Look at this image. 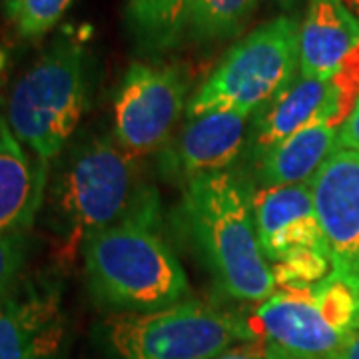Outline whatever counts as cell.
Listing matches in <instances>:
<instances>
[{
	"label": "cell",
	"instance_id": "cb8c5ba5",
	"mask_svg": "<svg viewBox=\"0 0 359 359\" xmlns=\"http://www.w3.org/2000/svg\"><path fill=\"white\" fill-rule=\"evenodd\" d=\"M271 2H276L282 11H294L299 0H271Z\"/></svg>",
	"mask_w": 359,
	"mask_h": 359
},
{
	"label": "cell",
	"instance_id": "6da1fadb",
	"mask_svg": "<svg viewBox=\"0 0 359 359\" xmlns=\"http://www.w3.org/2000/svg\"><path fill=\"white\" fill-rule=\"evenodd\" d=\"M136 160L114 136L88 134L68 144L54 162L44 202L65 264L82 252L90 236L160 208L154 190L142 182Z\"/></svg>",
	"mask_w": 359,
	"mask_h": 359
},
{
	"label": "cell",
	"instance_id": "4316f807",
	"mask_svg": "<svg viewBox=\"0 0 359 359\" xmlns=\"http://www.w3.org/2000/svg\"><path fill=\"white\" fill-rule=\"evenodd\" d=\"M4 120V114H2V100H0V122Z\"/></svg>",
	"mask_w": 359,
	"mask_h": 359
},
{
	"label": "cell",
	"instance_id": "277c9868",
	"mask_svg": "<svg viewBox=\"0 0 359 359\" xmlns=\"http://www.w3.org/2000/svg\"><path fill=\"white\" fill-rule=\"evenodd\" d=\"M88 102V52L76 36L62 32L18 78L4 118L16 140L50 168L74 138Z\"/></svg>",
	"mask_w": 359,
	"mask_h": 359
},
{
	"label": "cell",
	"instance_id": "8992f818",
	"mask_svg": "<svg viewBox=\"0 0 359 359\" xmlns=\"http://www.w3.org/2000/svg\"><path fill=\"white\" fill-rule=\"evenodd\" d=\"M110 359H214L248 341L244 320L200 299L144 313H110L100 325Z\"/></svg>",
	"mask_w": 359,
	"mask_h": 359
},
{
	"label": "cell",
	"instance_id": "e0dca14e",
	"mask_svg": "<svg viewBox=\"0 0 359 359\" xmlns=\"http://www.w3.org/2000/svg\"><path fill=\"white\" fill-rule=\"evenodd\" d=\"M192 0H128L126 20L136 46L146 54L174 50L186 39Z\"/></svg>",
	"mask_w": 359,
	"mask_h": 359
},
{
	"label": "cell",
	"instance_id": "d6986e66",
	"mask_svg": "<svg viewBox=\"0 0 359 359\" xmlns=\"http://www.w3.org/2000/svg\"><path fill=\"white\" fill-rule=\"evenodd\" d=\"M74 0H13L4 6L20 39L39 40L62 20Z\"/></svg>",
	"mask_w": 359,
	"mask_h": 359
},
{
	"label": "cell",
	"instance_id": "52a82bcc",
	"mask_svg": "<svg viewBox=\"0 0 359 359\" xmlns=\"http://www.w3.org/2000/svg\"><path fill=\"white\" fill-rule=\"evenodd\" d=\"M299 26L285 14L238 40L196 90L186 116L230 110L254 118L299 74Z\"/></svg>",
	"mask_w": 359,
	"mask_h": 359
},
{
	"label": "cell",
	"instance_id": "ac0fdd59",
	"mask_svg": "<svg viewBox=\"0 0 359 359\" xmlns=\"http://www.w3.org/2000/svg\"><path fill=\"white\" fill-rule=\"evenodd\" d=\"M259 0H192L186 39L196 44H218L242 34Z\"/></svg>",
	"mask_w": 359,
	"mask_h": 359
},
{
	"label": "cell",
	"instance_id": "7c38bea8",
	"mask_svg": "<svg viewBox=\"0 0 359 359\" xmlns=\"http://www.w3.org/2000/svg\"><path fill=\"white\" fill-rule=\"evenodd\" d=\"M250 198L257 242L271 268L308 254L330 256L309 184L280 188L250 184Z\"/></svg>",
	"mask_w": 359,
	"mask_h": 359
},
{
	"label": "cell",
	"instance_id": "3957f363",
	"mask_svg": "<svg viewBox=\"0 0 359 359\" xmlns=\"http://www.w3.org/2000/svg\"><path fill=\"white\" fill-rule=\"evenodd\" d=\"M82 257L90 295L110 313L156 311L190 297L186 271L160 231V208L90 236Z\"/></svg>",
	"mask_w": 359,
	"mask_h": 359
},
{
	"label": "cell",
	"instance_id": "2e32d148",
	"mask_svg": "<svg viewBox=\"0 0 359 359\" xmlns=\"http://www.w3.org/2000/svg\"><path fill=\"white\" fill-rule=\"evenodd\" d=\"M339 126L321 122L280 142L252 166L254 188L309 184L327 158L337 150Z\"/></svg>",
	"mask_w": 359,
	"mask_h": 359
},
{
	"label": "cell",
	"instance_id": "ba28073f",
	"mask_svg": "<svg viewBox=\"0 0 359 359\" xmlns=\"http://www.w3.org/2000/svg\"><path fill=\"white\" fill-rule=\"evenodd\" d=\"M188 78L178 66L134 62L114 96L116 142L134 158L162 152L188 108Z\"/></svg>",
	"mask_w": 359,
	"mask_h": 359
},
{
	"label": "cell",
	"instance_id": "5bb4252c",
	"mask_svg": "<svg viewBox=\"0 0 359 359\" xmlns=\"http://www.w3.org/2000/svg\"><path fill=\"white\" fill-rule=\"evenodd\" d=\"M359 48V22L346 0H308L299 26V72L332 80Z\"/></svg>",
	"mask_w": 359,
	"mask_h": 359
},
{
	"label": "cell",
	"instance_id": "ffe728a7",
	"mask_svg": "<svg viewBox=\"0 0 359 359\" xmlns=\"http://www.w3.org/2000/svg\"><path fill=\"white\" fill-rule=\"evenodd\" d=\"M28 252V231L0 233V299L22 276Z\"/></svg>",
	"mask_w": 359,
	"mask_h": 359
},
{
	"label": "cell",
	"instance_id": "83f0119b",
	"mask_svg": "<svg viewBox=\"0 0 359 359\" xmlns=\"http://www.w3.org/2000/svg\"><path fill=\"white\" fill-rule=\"evenodd\" d=\"M2 62H4V58H2V52H0V68H2Z\"/></svg>",
	"mask_w": 359,
	"mask_h": 359
},
{
	"label": "cell",
	"instance_id": "44dd1931",
	"mask_svg": "<svg viewBox=\"0 0 359 359\" xmlns=\"http://www.w3.org/2000/svg\"><path fill=\"white\" fill-rule=\"evenodd\" d=\"M337 150L359 152V98L337 130Z\"/></svg>",
	"mask_w": 359,
	"mask_h": 359
},
{
	"label": "cell",
	"instance_id": "d4e9b609",
	"mask_svg": "<svg viewBox=\"0 0 359 359\" xmlns=\"http://www.w3.org/2000/svg\"><path fill=\"white\" fill-rule=\"evenodd\" d=\"M346 4L349 6V11L353 13V16L358 18L359 22V0H346Z\"/></svg>",
	"mask_w": 359,
	"mask_h": 359
},
{
	"label": "cell",
	"instance_id": "9a60e30c",
	"mask_svg": "<svg viewBox=\"0 0 359 359\" xmlns=\"http://www.w3.org/2000/svg\"><path fill=\"white\" fill-rule=\"evenodd\" d=\"M50 168L16 140L6 118L0 122V233L28 231L44 204Z\"/></svg>",
	"mask_w": 359,
	"mask_h": 359
},
{
	"label": "cell",
	"instance_id": "5b68a950",
	"mask_svg": "<svg viewBox=\"0 0 359 359\" xmlns=\"http://www.w3.org/2000/svg\"><path fill=\"white\" fill-rule=\"evenodd\" d=\"M242 320L266 359H334L359 334V292L330 273L280 287Z\"/></svg>",
	"mask_w": 359,
	"mask_h": 359
},
{
	"label": "cell",
	"instance_id": "30bf717a",
	"mask_svg": "<svg viewBox=\"0 0 359 359\" xmlns=\"http://www.w3.org/2000/svg\"><path fill=\"white\" fill-rule=\"evenodd\" d=\"M309 186L332 276L359 292V152L335 150Z\"/></svg>",
	"mask_w": 359,
	"mask_h": 359
},
{
	"label": "cell",
	"instance_id": "8fae6325",
	"mask_svg": "<svg viewBox=\"0 0 359 359\" xmlns=\"http://www.w3.org/2000/svg\"><path fill=\"white\" fill-rule=\"evenodd\" d=\"M351 104L335 80H318L304 76L302 72L285 88L268 102L254 118L245 156L250 168L266 156L280 142L287 140L302 130L330 122L341 126Z\"/></svg>",
	"mask_w": 359,
	"mask_h": 359
},
{
	"label": "cell",
	"instance_id": "9c48e42d",
	"mask_svg": "<svg viewBox=\"0 0 359 359\" xmlns=\"http://www.w3.org/2000/svg\"><path fill=\"white\" fill-rule=\"evenodd\" d=\"M66 353L60 273L20 276L0 299V359H66Z\"/></svg>",
	"mask_w": 359,
	"mask_h": 359
},
{
	"label": "cell",
	"instance_id": "484cf974",
	"mask_svg": "<svg viewBox=\"0 0 359 359\" xmlns=\"http://www.w3.org/2000/svg\"><path fill=\"white\" fill-rule=\"evenodd\" d=\"M0 2H2V8H4V6H8V4H11L13 0H0Z\"/></svg>",
	"mask_w": 359,
	"mask_h": 359
},
{
	"label": "cell",
	"instance_id": "603a6c76",
	"mask_svg": "<svg viewBox=\"0 0 359 359\" xmlns=\"http://www.w3.org/2000/svg\"><path fill=\"white\" fill-rule=\"evenodd\" d=\"M334 359H359V334Z\"/></svg>",
	"mask_w": 359,
	"mask_h": 359
},
{
	"label": "cell",
	"instance_id": "4fadbf2b",
	"mask_svg": "<svg viewBox=\"0 0 359 359\" xmlns=\"http://www.w3.org/2000/svg\"><path fill=\"white\" fill-rule=\"evenodd\" d=\"M186 118V126L162 150V168L168 176L190 184L205 174L231 170L245 152L252 118L230 110Z\"/></svg>",
	"mask_w": 359,
	"mask_h": 359
},
{
	"label": "cell",
	"instance_id": "7a4b0ae2",
	"mask_svg": "<svg viewBox=\"0 0 359 359\" xmlns=\"http://www.w3.org/2000/svg\"><path fill=\"white\" fill-rule=\"evenodd\" d=\"M182 222L224 294L257 306L276 292V278L257 242L250 180L236 170L194 178L180 205Z\"/></svg>",
	"mask_w": 359,
	"mask_h": 359
},
{
	"label": "cell",
	"instance_id": "7402d4cb",
	"mask_svg": "<svg viewBox=\"0 0 359 359\" xmlns=\"http://www.w3.org/2000/svg\"><path fill=\"white\" fill-rule=\"evenodd\" d=\"M214 359H266V355L254 344L244 341V344H238V346L226 349L224 353H219L218 358Z\"/></svg>",
	"mask_w": 359,
	"mask_h": 359
}]
</instances>
